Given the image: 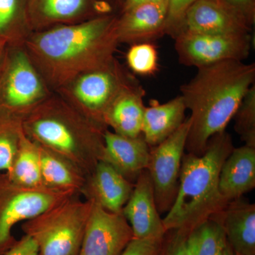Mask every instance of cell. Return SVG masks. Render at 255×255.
Returning a JSON list of instances; mask_svg holds the SVG:
<instances>
[{
    "label": "cell",
    "instance_id": "d4e9b609",
    "mask_svg": "<svg viewBox=\"0 0 255 255\" xmlns=\"http://www.w3.org/2000/svg\"><path fill=\"white\" fill-rule=\"evenodd\" d=\"M187 243L191 255H223L228 244L216 215L187 233Z\"/></svg>",
    "mask_w": 255,
    "mask_h": 255
},
{
    "label": "cell",
    "instance_id": "ac0fdd59",
    "mask_svg": "<svg viewBox=\"0 0 255 255\" xmlns=\"http://www.w3.org/2000/svg\"><path fill=\"white\" fill-rule=\"evenodd\" d=\"M235 255H255V205L239 198L216 215Z\"/></svg>",
    "mask_w": 255,
    "mask_h": 255
},
{
    "label": "cell",
    "instance_id": "8992f818",
    "mask_svg": "<svg viewBox=\"0 0 255 255\" xmlns=\"http://www.w3.org/2000/svg\"><path fill=\"white\" fill-rule=\"evenodd\" d=\"M138 82L116 58L108 66L80 75L55 93L82 115L106 130L105 118L112 104Z\"/></svg>",
    "mask_w": 255,
    "mask_h": 255
},
{
    "label": "cell",
    "instance_id": "e0dca14e",
    "mask_svg": "<svg viewBox=\"0 0 255 255\" xmlns=\"http://www.w3.org/2000/svg\"><path fill=\"white\" fill-rule=\"evenodd\" d=\"M105 154L103 160L112 165L129 182H136L147 169L150 147L142 135L124 136L107 129L104 132Z\"/></svg>",
    "mask_w": 255,
    "mask_h": 255
},
{
    "label": "cell",
    "instance_id": "5bb4252c",
    "mask_svg": "<svg viewBox=\"0 0 255 255\" xmlns=\"http://www.w3.org/2000/svg\"><path fill=\"white\" fill-rule=\"evenodd\" d=\"M122 214L130 225L133 238L163 239L167 235L156 206L153 184L147 169L140 173L134 184Z\"/></svg>",
    "mask_w": 255,
    "mask_h": 255
},
{
    "label": "cell",
    "instance_id": "8d00e7d4",
    "mask_svg": "<svg viewBox=\"0 0 255 255\" xmlns=\"http://www.w3.org/2000/svg\"><path fill=\"white\" fill-rule=\"evenodd\" d=\"M101 1H104V0H101ZM105 2H106V1H105Z\"/></svg>",
    "mask_w": 255,
    "mask_h": 255
},
{
    "label": "cell",
    "instance_id": "7a4b0ae2",
    "mask_svg": "<svg viewBox=\"0 0 255 255\" xmlns=\"http://www.w3.org/2000/svg\"><path fill=\"white\" fill-rule=\"evenodd\" d=\"M255 81V63L227 60L197 68L195 76L180 87L191 112L187 152L202 155L210 139L226 130Z\"/></svg>",
    "mask_w": 255,
    "mask_h": 255
},
{
    "label": "cell",
    "instance_id": "3957f363",
    "mask_svg": "<svg viewBox=\"0 0 255 255\" xmlns=\"http://www.w3.org/2000/svg\"><path fill=\"white\" fill-rule=\"evenodd\" d=\"M22 127L30 140L68 159L86 178L103 160L105 130L55 92L23 119Z\"/></svg>",
    "mask_w": 255,
    "mask_h": 255
},
{
    "label": "cell",
    "instance_id": "7402d4cb",
    "mask_svg": "<svg viewBox=\"0 0 255 255\" xmlns=\"http://www.w3.org/2000/svg\"><path fill=\"white\" fill-rule=\"evenodd\" d=\"M38 146L43 187L70 191L80 196L86 177L68 159L45 147Z\"/></svg>",
    "mask_w": 255,
    "mask_h": 255
},
{
    "label": "cell",
    "instance_id": "6da1fadb",
    "mask_svg": "<svg viewBox=\"0 0 255 255\" xmlns=\"http://www.w3.org/2000/svg\"><path fill=\"white\" fill-rule=\"evenodd\" d=\"M117 16L101 15L74 24L33 32L23 46L52 92L116 59Z\"/></svg>",
    "mask_w": 255,
    "mask_h": 255
},
{
    "label": "cell",
    "instance_id": "8fae6325",
    "mask_svg": "<svg viewBox=\"0 0 255 255\" xmlns=\"http://www.w3.org/2000/svg\"><path fill=\"white\" fill-rule=\"evenodd\" d=\"M132 238L122 213H111L92 202L78 255H121Z\"/></svg>",
    "mask_w": 255,
    "mask_h": 255
},
{
    "label": "cell",
    "instance_id": "f1b7e54d",
    "mask_svg": "<svg viewBox=\"0 0 255 255\" xmlns=\"http://www.w3.org/2000/svg\"><path fill=\"white\" fill-rule=\"evenodd\" d=\"M168 14L166 24V34L177 36L182 28L183 21L187 10L196 0H167Z\"/></svg>",
    "mask_w": 255,
    "mask_h": 255
},
{
    "label": "cell",
    "instance_id": "277c9868",
    "mask_svg": "<svg viewBox=\"0 0 255 255\" xmlns=\"http://www.w3.org/2000/svg\"><path fill=\"white\" fill-rule=\"evenodd\" d=\"M233 148L232 137L225 130L210 139L202 155L184 154L177 196L162 219L167 232L189 233L226 208L229 202L220 193L219 176Z\"/></svg>",
    "mask_w": 255,
    "mask_h": 255
},
{
    "label": "cell",
    "instance_id": "603a6c76",
    "mask_svg": "<svg viewBox=\"0 0 255 255\" xmlns=\"http://www.w3.org/2000/svg\"><path fill=\"white\" fill-rule=\"evenodd\" d=\"M31 33L28 0H0V41L6 47L23 46Z\"/></svg>",
    "mask_w": 255,
    "mask_h": 255
},
{
    "label": "cell",
    "instance_id": "2e32d148",
    "mask_svg": "<svg viewBox=\"0 0 255 255\" xmlns=\"http://www.w3.org/2000/svg\"><path fill=\"white\" fill-rule=\"evenodd\" d=\"M133 187V183L129 182L112 165L100 161L86 178L80 196H83L85 200L99 204L106 211L122 214Z\"/></svg>",
    "mask_w": 255,
    "mask_h": 255
},
{
    "label": "cell",
    "instance_id": "4fadbf2b",
    "mask_svg": "<svg viewBox=\"0 0 255 255\" xmlns=\"http://www.w3.org/2000/svg\"><path fill=\"white\" fill-rule=\"evenodd\" d=\"M251 26L245 16L223 0H196L187 10L179 33H246Z\"/></svg>",
    "mask_w": 255,
    "mask_h": 255
},
{
    "label": "cell",
    "instance_id": "d6a6232c",
    "mask_svg": "<svg viewBox=\"0 0 255 255\" xmlns=\"http://www.w3.org/2000/svg\"><path fill=\"white\" fill-rule=\"evenodd\" d=\"M226 4L241 13L252 24L254 19L255 0H223Z\"/></svg>",
    "mask_w": 255,
    "mask_h": 255
},
{
    "label": "cell",
    "instance_id": "30bf717a",
    "mask_svg": "<svg viewBox=\"0 0 255 255\" xmlns=\"http://www.w3.org/2000/svg\"><path fill=\"white\" fill-rule=\"evenodd\" d=\"M190 125V119H186L172 135L159 145L150 147L147 170L153 184L156 206L159 214L168 212L177 196Z\"/></svg>",
    "mask_w": 255,
    "mask_h": 255
},
{
    "label": "cell",
    "instance_id": "f546056e",
    "mask_svg": "<svg viewBox=\"0 0 255 255\" xmlns=\"http://www.w3.org/2000/svg\"><path fill=\"white\" fill-rule=\"evenodd\" d=\"M164 238L163 239L132 238L121 255H160Z\"/></svg>",
    "mask_w": 255,
    "mask_h": 255
},
{
    "label": "cell",
    "instance_id": "ba28073f",
    "mask_svg": "<svg viewBox=\"0 0 255 255\" xmlns=\"http://www.w3.org/2000/svg\"><path fill=\"white\" fill-rule=\"evenodd\" d=\"M74 196L80 195L45 187H25L13 182L5 172L0 173V255L17 242L12 235L17 223L33 219Z\"/></svg>",
    "mask_w": 255,
    "mask_h": 255
},
{
    "label": "cell",
    "instance_id": "d590c367",
    "mask_svg": "<svg viewBox=\"0 0 255 255\" xmlns=\"http://www.w3.org/2000/svg\"><path fill=\"white\" fill-rule=\"evenodd\" d=\"M223 255H235L234 253H233V251H232V249H231L229 245L228 244V246L226 247V250H225Z\"/></svg>",
    "mask_w": 255,
    "mask_h": 255
},
{
    "label": "cell",
    "instance_id": "4dcf8cb0",
    "mask_svg": "<svg viewBox=\"0 0 255 255\" xmlns=\"http://www.w3.org/2000/svg\"><path fill=\"white\" fill-rule=\"evenodd\" d=\"M172 236L162 246L160 255H191L187 243V232L171 231Z\"/></svg>",
    "mask_w": 255,
    "mask_h": 255
},
{
    "label": "cell",
    "instance_id": "836d02e7",
    "mask_svg": "<svg viewBox=\"0 0 255 255\" xmlns=\"http://www.w3.org/2000/svg\"><path fill=\"white\" fill-rule=\"evenodd\" d=\"M153 1H156V0H125L124 4L123 11L131 9L134 6H137V5Z\"/></svg>",
    "mask_w": 255,
    "mask_h": 255
},
{
    "label": "cell",
    "instance_id": "83f0119b",
    "mask_svg": "<svg viewBox=\"0 0 255 255\" xmlns=\"http://www.w3.org/2000/svg\"><path fill=\"white\" fill-rule=\"evenodd\" d=\"M127 61L132 73L150 76L158 68V55L152 43L132 45L127 54Z\"/></svg>",
    "mask_w": 255,
    "mask_h": 255
},
{
    "label": "cell",
    "instance_id": "1f68e13d",
    "mask_svg": "<svg viewBox=\"0 0 255 255\" xmlns=\"http://www.w3.org/2000/svg\"><path fill=\"white\" fill-rule=\"evenodd\" d=\"M4 255H39V253L36 243L24 235Z\"/></svg>",
    "mask_w": 255,
    "mask_h": 255
},
{
    "label": "cell",
    "instance_id": "5b68a950",
    "mask_svg": "<svg viewBox=\"0 0 255 255\" xmlns=\"http://www.w3.org/2000/svg\"><path fill=\"white\" fill-rule=\"evenodd\" d=\"M92 202L69 198L33 219L21 229L36 243L39 255H78Z\"/></svg>",
    "mask_w": 255,
    "mask_h": 255
},
{
    "label": "cell",
    "instance_id": "ffe728a7",
    "mask_svg": "<svg viewBox=\"0 0 255 255\" xmlns=\"http://www.w3.org/2000/svg\"><path fill=\"white\" fill-rule=\"evenodd\" d=\"M145 96V90L139 82L127 89L107 111L106 127L124 136L141 135Z\"/></svg>",
    "mask_w": 255,
    "mask_h": 255
},
{
    "label": "cell",
    "instance_id": "44dd1931",
    "mask_svg": "<svg viewBox=\"0 0 255 255\" xmlns=\"http://www.w3.org/2000/svg\"><path fill=\"white\" fill-rule=\"evenodd\" d=\"M186 111L180 95L163 104L150 101L144 112L142 135L150 147L163 142L182 125Z\"/></svg>",
    "mask_w": 255,
    "mask_h": 255
},
{
    "label": "cell",
    "instance_id": "7c38bea8",
    "mask_svg": "<svg viewBox=\"0 0 255 255\" xmlns=\"http://www.w3.org/2000/svg\"><path fill=\"white\" fill-rule=\"evenodd\" d=\"M101 0H28V18L33 32L74 24L110 14Z\"/></svg>",
    "mask_w": 255,
    "mask_h": 255
},
{
    "label": "cell",
    "instance_id": "e575fe53",
    "mask_svg": "<svg viewBox=\"0 0 255 255\" xmlns=\"http://www.w3.org/2000/svg\"><path fill=\"white\" fill-rule=\"evenodd\" d=\"M6 48H7V47L0 41V70H1V65H2L3 60H4Z\"/></svg>",
    "mask_w": 255,
    "mask_h": 255
},
{
    "label": "cell",
    "instance_id": "cb8c5ba5",
    "mask_svg": "<svg viewBox=\"0 0 255 255\" xmlns=\"http://www.w3.org/2000/svg\"><path fill=\"white\" fill-rule=\"evenodd\" d=\"M16 184L28 187H43L41 159L37 144L23 132L11 167L5 172Z\"/></svg>",
    "mask_w": 255,
    "mask_h": 255
},
{
    "label": "cell",
    "instance_id": "52a82bcc",
    "mask_svg": "<svg viewBox=\"0 0 255 255\" xmlns=\"http://www.w3.org/2000/svg\"><path fill=\"white\" fill-rule=\"evenodd\" d=\"M52 93L24 46L7 47L0 70V107L23 119Z\"/></svg>",
    "mask_w": 255,
    "mask_h": 255
},
{
    "label": "cell",
    "instance_id": "484cf974",
    "mask_svg": "<svg viewBox=\"0 0 255 255\" xmlns=\"http://www.w3.org/2000/svg\"><path fill=\"white\" fill-rule=\"evenodd\" d=\"M23 119L0 107V173L7 172L23 134Z\"/></svg>",
    "mask_w": 255,
    "mask_h": 255
},
{
    "label": "cell",
    "instance_id": "9a60e30c",
    "mask_svg": "<svg viewBox=\"0 0 255 255\" xmlns=\"http://www.w3.org/2000/svg\"><path fill=\"white\" fill-rule=\"evenodd\" d=\"M168 1L156 0L137 5L117 18L119 43H152L166 34Z\"/></svg>",
    "mask_w": 255,
    "mask_h": 255
},
{
    "label": "cell",
    "instance_id": "d6986e66",
    "mask_svg": "<svg viewBox=\"0 0 255 255\" xmlns=\"http://www.w3.org/2000/svg\"><path fill=\"white\" fill-rule=\"evenodd\" d=\"M219 187L228 202L255 189V147L244 145L233 149L221 167Z\"/></svg>",
    "mask_w": 255,
    "mask_h": 255
},
{
    "label": "cell",
    "instance_id": "4316f807",
    "mask_svg": "<svg viewBox=\"0 0 255 255\" xmlns=\"http://www.w3.org/2000/svg\"><path fill=\"white\" fill-rule=\"evenodd\" d=\"M233 119L235 130L245 145L255 147V84L247 92Z\"/></svg>",
    "mask_w": 255,
    "mask_h": 255
},
{
    "label": "cell",
    "instance_id": "9c48e42d",
    "mask_svg": "<svg viewBox=\"0 0 255 255\" xmlns=\"http://www.w3.org/2000/svg\"><path fill=\"white\" fill-rule=\"evenodd\" d=\"M179 63L196 68L227 60L243 61L253 45L250 33L209 34L181 31L174 37Z\"/></svg>",
    "mask_w": 255,
    "mask_h": 255
}]
</instances>
